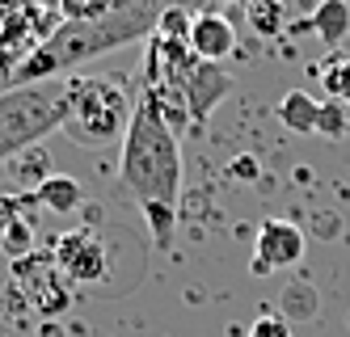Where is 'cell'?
<instances>
[{
    "label": "cell",
    "instance_id": "cell-1",
    "mask_svg": "<svg viewBox=\"0 0 350 337\" xmlns=\"http://www.w3.org/2000/svg\"><path fill=\"white\" fill-rule=\"evenodd\" d=\"M161 9H152V0H135L122 5L97 21H59L26 59L9 72V89L13 85H42V81H64L68 68H81L97 55L127 46L135 38H144L148 30H157Z\"/></svg>",
    "mask_w": 350,
    "mask_h": 337
},
{
    "label": "cell",
    "instance_id": "cell-2",
    "mask_svg": "<svg viewBox=\"0 0 350 337\" xmlns=\"http://www.w3.org/2000/svg\"><path fill=\"white\" fill-rule=\"evenodd\" d=\"M118 177L127 186L139 206H173L178 211V194H182V144L169 131V122L161 118L157 101L139 93L131 126L122 135V161H118Z\"/></svg>",
    "mask_w": 350,
    "mask_h": 337
},
{
    "label": "cell",
    "instance_id": "cell-3",
    "mask_svg": "<svg viewBox=\"0 0 350 337\" xmlns=\"http://www.w3.org/2000/svg\"><path fill=\"white\" fill-rule=\"evenodd\" d=\"M131 97L110 76H68V122L64 135L81 148H106L127 135Z\"/></svg>",
    "mask_w": 350,
    "mask_h": 337
},
{
    "label": "cell",
    "instance_id": "cell-4",
    "mask_svg": "<svg viewBox=\"0 0 350 337\" xmlns=\"http://www.w3.org/2000/svg\"><path fill=\"white\" fill-rule=\"evenodd\" d=\"M68 122V76L42 85H13L0 93V161L26 152Z\"/></svg>",
    "mask_w": 350,
    "mask_h": 337
},
{
    "label": "cell",
    "instance_id": "cell-5",
    "mask_svg": "<svg viewBox=\"0 0 350 337\" xmlns=\"http://www.w3.org/2000/svg\"><path fill=\"white\" fill-rule=\"evenodd\" d=\"M13 287L21 291V299H26L38 316H59V312H68V304H72L68 278L59 274L51 253L17 257V262H13Z\"/></svg>",
    "mask_w": 350,
    "mask_h": 337
},
{
    "label": "cell",
    "instance_id": "cell-6",
    "mask_svg": "<svg viewBox=\"0 0 350 337\" xmlns=\"http://www.w3.org/2000/svg\"><path fill=\"white\" fill-rule=\"evenodd\" d=\"M55 266L68 282H81V287H93V282H102L106 270H110V249L102 245V237H93L89 228H72L55 241L51 249Z\"/></svg>",
    "mask_w": 350,
    "mask_h": 337
},
{
    "label": "cell",
    "instance_id": "cell-7",
    "mask_svg": "<svg viewBox=\"0 0 350 337\" xmlns=\"http://www.w3.org/2000/svg\"><path fill=\"white\" fill-rule=\"evenodd\" d=\"M304 232L287 219H266L258 228V257H254V274H270V270H291L304 262Z\"/></svg>",
    "mask_w": 350,
    "mask_h": 337
},
{
    "label": "cell",
    "instance_id": "cell-8",
    "mask_svg": "<svg viewBox=\"0 0 350 337\" xmlns=\"http://www.w3.org/2000/svg\"><path fill=\"white\" fill-rule=\"evenodd\" d=\"M190 51H194L198 59H207V64L228 59L232 51H237V30H232V21L219 17V13H194V25H190Z\"/></svg>",
    "mask_w": 350,
    "mask_h": 337
},
{
    "label": "cell",
    "instance_id": "cell-9",
    "mask_svg": "<svg viewBox=\"0 0 350 337\" xmlns=\"http://www.w3.org/2000/svg\"><path fill=\"white\" fill-rule=\"evenodd\" d=\"M317 114H321V101L304 89H291L279 101V122L291 135H317Z\"/></svg>",
    "mask_w": 350,
    "mask_h": 337
},
{
    "label": "cell",
    "instance_id": "cell-10",
    "mask_svg": "<svg viewBox=\"0 0 350 337\" xmlns=\"http://www.w3.org/2000/svg\"><path fill=\"white\" fill-rule=\"evenodd\" d=\"M34 202H38V206H46V211L68 215V211H77V206L85 202V190H81V181H77V177L51 173L46 181H38V186H34Z\"/></svg>",
    "mask_w": 350,
    "mask_h": 337
},
{
    "label": "cell",
    "instance_id": "cell-11",
    "mask_svg": "<svg viewBox=\"0 0 350 337\" xmlns=\"http://www.w3.org/2000/svg\"><path fill=\"white\" fill-rule=\"evenodd\" d=\"M308 30L321 38V42H342L350 34V0H321L308 17Z\"/></svg>",
    "mask_w": 350,
    "mask_h": 337
},
{
    "label": "cell",
    "instance_id": "cell-12",
    "mask_svg": "<svg viewBox=\"0 0 350 337\" xmlns=\"http://www.w3.org/2000/svg\"><path fill=\"white\" fill-rule=\"evenodd\" d=\"M245 21L258 38H279L287 25V5L283 0H245Z\"/></svg>",
    "mask_w": 350,
    "mask_h": 337
},
{
    "label": "cell",
    "instance_id": "cell-13",
    "mask_svg": "<svg viewBox=\"0 0 350 337\" xmlns=\"http://www.w3.org/2000/svg\"><path fill=\"white\" fill-rule=\"evenodd\" d=\"M321 85L329 101H342L350 110V55H334L329 64H321Z\"/></svg>",
    "mask_w": 350,
    "mask_h": 337
},
{
    "label": "cell",
    "instance_id": "cell-14",
    "mask_svg": "<svg viewBox=\"0 0 350 337\" xmlns=\"http://www.w3.org/2000/svg\"><path fill=\"white\" fill-rule=\"evenodd\" d=\"M190 25H194V13H186L182 5H169V9H161L152 34L165 42H190Z\"/></svg>",
    "mask_w": 350,
    "mask_h": 337
},
{
    "label": "cell",
    "instance_id": "cell-15",
    "mask_svg": "<svg viewBox=\"0 0 350 337\" xmlns=\"http://www.w3.org/2000/svg\"><path fill=\"white\" fill-rule=\"evenodd\" d=\"M122 5L127 0H59V21H97Z\"/></svg>",
    "mask_w": 350,
    "mask_h": 337
},
{
    "label": "cell",
    "instance_id": "cell-16",
    "mask_svg": "<svg viewBox=\"0 0 350 337\" xmlns=\"http://www.w3.org/2000/svg\"><path fill=\"white\" fill-rule=\"evenodd\" d=\"M350 131V114L342 101H321V114H317V135L321 139H342Z\"/></svg>",
    "mask_w": 350,
    "mask_h": 337
},
{
    "label": "cell",
    "instance_id": "cell-17",
    "mask_svg": "<svg viewBox=\"0 0 350 337\" xmlns=\"http://www.w3.org/2000/svg\"><path fill=\"white\" fill-rule=\"evenodd\" d=\"M0 249H5L13 262H17V257H30V253H34V224L21 215V219L5 232V237H0Z\"/></svg>",
    "mask_w": 350,
    "mask_h": 337
},
{
    "label": "cell",
    "instance_id": "cell-18",
    "mask_svg": "<svg viewBox=\"0 0 350 337\" xmlns=\"http://www.w3.org/2000/svg\"><path fill=\"white\" fill-rule=\"evenodd\" d=\"M144 215H148V228H152V241L165 245V241H169V232H173V206L152 202V206H144Z\"/></svg>",
    "mask_w": 350,
    "mask_h": 337
},
{
    "label": "cell",
    "instance_id": "cell-19",
    "mask_svg": "<svg viewBox=\"0 0 350 337\" xmlns=\"http://www.w3.org/2000/svg\"><path fill=\"white\" fill-rule=\"evenodd\" d=\"M245 337H291V325H287V316H279V312H262L254 325H249Z\"/></svg>",
    "mask_w": 350,
    "mask_h": 337
},
{
    "label": "cell",
    "instance_id": "cell-20",
    "mask_svg": "<svg viewBox=\"0 0 350 337\" xmlns=\"http://www.w3.org/2000/svg\"><path fill=\"white\" fill-rule=\"evenodd\" d=\"M34 194H0V237L21 219V206H26Z\"/></svg>",
    "mask_w": 350,
    "mask_h": 337
},
{
    "label": "cell",
    "instance_id": "cell-21",
    "mask_svg": "<svg viewBox=\"0 0 350 337\" xmlns=\"http://www.w3.org/2000/svg\"><path fill=\"white\" fill-rule=\"evenodd\" d=\"M228 173H232L237 181H258V161H254V157L245 152V157H237V161L228 165Z\"/></svg>",
    "mask_w": 350,
    "mask_h": 337
},
{
    "label": "cell",
    "instance_id": "cell-22",
    "mask_svg": "<svg viewBox=\"0 0 350 337\" xmlns=\"http://www.w3.org/2000/svg\"><path fill=\"white\" fill-rule=\"evenodd\" d=\"M38 5H46V9H51V5H55V9H59V0H38Z\"/></svg>",
    "mask_w": 350,
    "mask_h": 337
},
{
    "label": "cell",
    "instance_id": "cell-23",
    "mask_svg": "<svg viewBox=\"0 0 350 337\" xmlns=\"http://www.w3.org/2000/svg\"><path fill=\"white\" fill-rule=\"evenodd\" d=\"M241 5H245V0H241Z\"/></svg>",
    "mask_w": 350,
    "mask_h": 337
}]
</instances>
